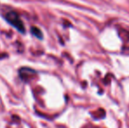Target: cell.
I'll list each match as a JSON object with an SVG mask.
<instances>
[{"label": "cell", "mask_w": 129, "mask_h": 128, "mask_svg": "<svg viewBox=\"0 0 129 128\" xmlns=\"http://www.w3.org/2000/svg\"><path fill=\"white\" fill-rule=\"evenodd\" d=\"M6 19L11 24H12L16 28H18V30L24 32V26H23L22 22L19 19L17 13H15V12H10V13L7 14Z\"/></svg>", "instance_id": "1"}]
</instances>
